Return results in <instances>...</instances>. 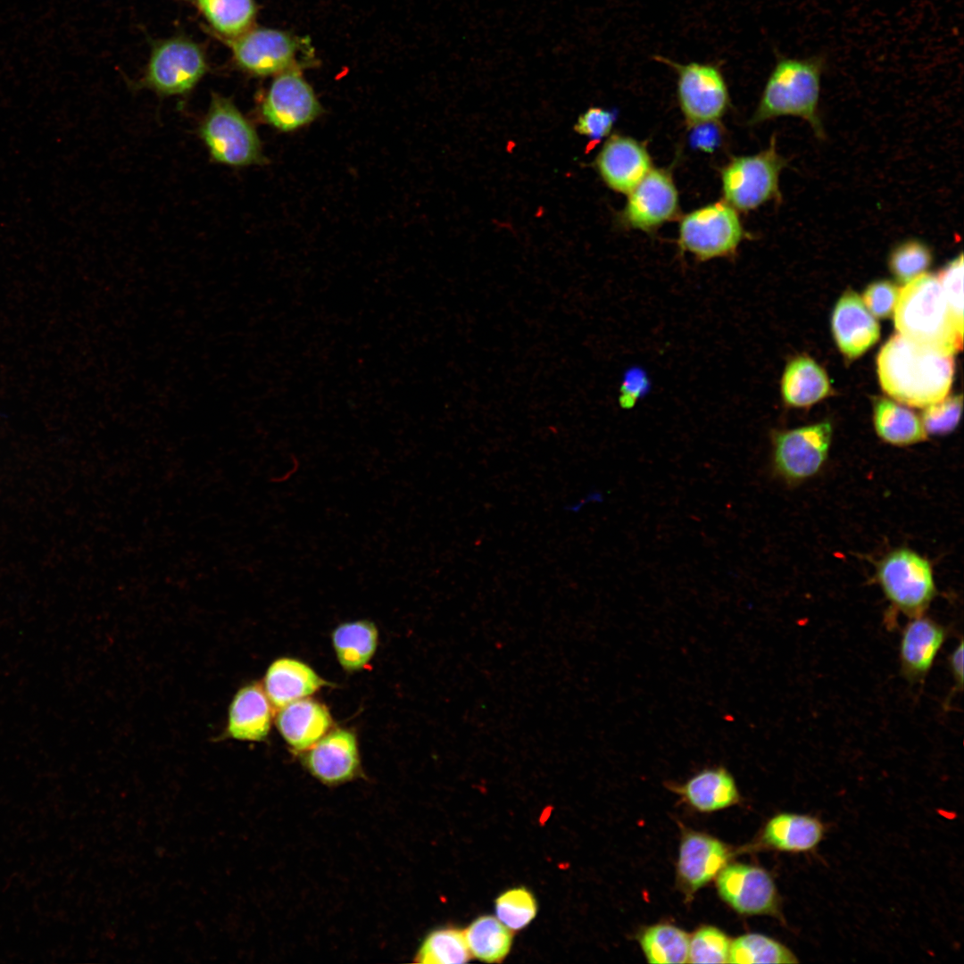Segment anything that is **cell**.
<instances>
[{"mask_svg": "<svg viewBox=\"0 0 964 964\" xmlns=\"http://www.w3.org/2000/svg\"><path fill=\"white\" fill-rule=\"evenodd\" d=\"M497 918L511 930L526 927L536 916L537 903L526 887H515L500 894L494 902Z\"/></svg>", "mask_w": 964, "mask_h": 964, "instance_id": "836d02e7", "label": "cell"}, {"mask_svg": "<svg viewBox=\"0 0 964 964\" xmlns=\"http://www.w3.org/2000/svg\"><path fill=\"white\" fill-rule=\"evenodd\" d=\"M824 833V825L816 817L781 812L768 820L760 835V843L780 852H807L818 846Z\"/></svg>", "mask_w": 964, "mask_h": 964, "instance_id": "603a6c76", "label": "cell"}, {"mask_svg": "<svg viewBox=\"0 0 964 964\" xmlns=\"http://www.w3.org/2000/svg\"><path fill=\"white\" fill-rule=\"evenodd\" d=\"M877 366L883 390L912 407H927L944 399L955 368L952 355L919 346L900 334L881 348Z\"/></svg>", "mask_w": 964, "mask_h": 964, "instance_id": "6da1fadb", "label": "cell"}, {"mask_svg": "<svg viewBox=\"0 0 964 964\" xmlns=\"http://www.w3.org/2000/svg\"><path fill=\"white\" fill-rule=\"evenodd\" d=\"M827 67L823 54L806 58L778 55L765 83L751 123L793 116L807 121L815 137L825 139L819 111L821 78Z\"/></svg>", "mask_w": 964, "mask_h": 964, "instance_id": "7a4b0ae2", "label": "cell"}, {"mask_svg": "<svg viewBox=\"0 0 964 964\" xmlns=\"http://www.w3.org/2000/svg\"><path fill=\"white\" fill-rule=\"evenodd\" d=\"M962 410V395L945 397L930 404L922 412L921 421L927 434L945 435L958 425Z\"/></svg>", "mask_w": 964, "mask_h": 964, "instance_id": "d590c367", "label": "cell"}, {"mask_svg": "<svg viewBox=\"0 0 964 964\" xmlns=\"http://www.w3.org/2000/svg\"><path fill=\"white\" fill-rule=\"evenodd\" d=\"M638 942L649 963L687 962L689 935L677 927L650 926L639 934Z\"/></svg>", "mask_w": 964, "mask_h": 964, "instance_id": "f546056e", "label": "cell"}, {"mask_svg": "<svg viewBox=\"0 0 964 964\" xmlns=\"http://www.w3.org/2000/svg\"><path fill=\"white\" fill-rule=\"evenodd\" d=\"M655 60L674 70L678 104L689 125L719 120L726 113L730 97L719 66L699 62L682 63L659 55Z\"/></svg>", "mask_w": 964, "mask_h": 964, "instance_id": "9c48e42d", "label": "cell"}, {"mask_svg": "<svg viewBox=\"0 0 964 964\" xmlns=\"http://www.w3.org/2000/svg\"><path fill=\"white\" fill-rule=\"evenodd\" d=\"M776 137L758 154L732 158L720 171L724 201L740 212H750L782 201L779 177L787 160L777 150Z\"/></svg>", "mask_w": 964, "mask_h": 964, "instance_id": "5b68a950", "label": "cell"}, {"mask_svg": "<svg viewBox=\"0 0 964 964\" xmlns=\"http://www.w3.org/2000/svg\"><path fill=\"white\" fill-rule=\"evenodd\" d=\"M650 382L645 372L638 368L627 370L622 379L619 403L624 409H630L649 390Z\"/></svg>", "mask_w": 964, "mask_h": 964, "instance_id": "ab89813d", "label": "cell"}, {"mask_svg": "<svg viewBox=\"0 0 964 964\" xmlns=\"http://www.w3.org/2000/svg\"><path fill=\"white\" fill-rule=\"evenodd\" d=\"M594 166L605 185L622 194H628L652 168L644 145L619 134L608 138L595 158Z\"/></svg>", "mask_w": 964, "mask_h": 964, "instance_id": "9a60e30c", "label": "cell"}, {"mask_svg": "<svg viewBox=\"0 0 964 964\" xmlns=\"http://www.w3.org/2000/svg\"><path fill=\"white\" fill-rule=\"evenodd\" d=\"M963 641L960 640L948 656V665L957 689L963 687Z\"/></svg>", "mask_w": 964, "mask_h": 964, "instance_id": "b9f144b4", "label": "cell"}, {"mask_svg": "<svg viewBox=\"0 0 964 964\" xmlns=\"http://www.w3.org/2000/svg\"><path fill=\"white\" fill-rule=\"evenodd\" d=\"M875 578L892 610L909 619L924 615L937 594L930 561L910 548L887 553L876 565Z\"/></svg>", "mask_w": 964, "mask_h": 964, "instance_id": "277c9868", "label": "cell"}, {"mask_svg": "<svg viewBox=\"0 0 964 964\" xmlns=\"http://www.w3.org/2000/svg\"><path fill=\"white\" fill-rule=\"evenodd\" d=\"M730 857L731 851L720 840L701 832H686L677 865L680 886L686 893H694L718 876Z\"/></svg>", "mask_w": 964, "mask_h": 964, "instance_id": "e0dca14e", "label": "cell"}, {"mask_svg": "<svg viewBox=\"0 0 964 964\" xmlns=\"http://www.w3.org/2000/svg\"><path fill=\"white\" fill-rule=\"evenodd\" d=\"M690 144L697 150L713 153L721 145L723 130L719 120L707 121L692 125Z\"/></svg>", "mask_w": 964, "mask_h": 964, "instance_id": "60d3db41", "label": "cell"}, {"mask_svg": "<svg viewBox=\"0 0 964 964\" xmlns=\"http://www.w3.org/2000/svg\"><path fill=\"white\" fill-rule=\"evenodd\" d=\"M263 120L279 131L298 129L315 120L322 107L299 68L275 76L260 105Z\"/></svg>", "mask_w": 964, "mask_h": 964, "instance_id": "7c38bea8", "label": "cell"}, {"mask_svg": "<svg viewBox=\"0 0 964 964\" xmlns=\"http://www.w3.org/2000/svg\"><path fill=\"white\" fill-rule=\"evenodd\" d=\"M729 963H798L796 955L780 942L751 933L731 941Z\"/></svg>", "mask_w": 964, "mask_h": 964, "instance_id": "4dcf8cb0", "label": "cell"}, {"mask_svg": "<svg viewBox=\"0 0 964 964\" xmlns=\"http://www.w3.org/2000/svg\"><path fill=\"white\" fill-rule=\"evenodd\" d=\"M618 215L626 228L652 232L679 214L678 192L669 171L652 170L628 193Z\"/></svg>", "mask_w": 964, "mask_h": 964, "instance_id": "4fadbf2b", "label": "cell"}, {"mask_svg": "<svg viewBox=\"0 0 964 964\" xmlns=\"http://www.w3.org/2000/svg\"><path fill=\"white\" fill-rule=\"evenodd\" d=\"M873 420L877 436L892 445L909 446L927 439L920 418L888 399L876 400Z\"/></svg>", "mask_w": 964, "mask_h": 964, "instance_id": "4316f807", "label": "cell"}, {"mask_svg": "<svg viewBox=\"0 0 964 964\" xmlns=\"http://www.w3.org/2000/svg\"><path fill=\"white\" fill-rule=\"evenodd\" d=\"M675 791L702 812L723 810L740 800L733 776L723 767L704 769L677 785Z\"/></svg>", "mask_w": 964, "mask_h": 964, "instance_id": "cb8c5ba5", "label": "cell"}, {"mask_svg": "<svg viewBox=\"0 0 964 964\" xmlns=\"http://www.w3.org/2000/svg\"><path fill=\"white\" fill-rule=\"evenodd\" d=\"M376 625L366 619L345 622L331 635L337 659L346 671L364 668L373 657L378 646Z\"/></svg>", "mask_w": 964, "mask_h": 964, "instance_id": "484cf974", "label": "cell"}, {"mask_svg": "<svg viewBox=\"0 0 964 964\" xmlns=\"http://www.w3.org/2000/svg\"><path fill=\"white\" fill-rule=\"evenodd\" d=\"M832 432L828 421L773 432L774 473L793 484L817 475L827 460Z\"/></svg>", "mask_w": 964, "mask_h": 964, "instance_id": "30bf717a", "label": "cell"}, {"mask_svg": "<svg viewBox=\"0 0 964 964\" xmlns=\"http://www.w3.org/2000/svg\"><path fill=\"white\" fill-rule=\"evenodd\" d=\"M932 261V250L927 244L918 238H909L893 247L889 254L888 265L897 280L908 283L923 273Z\"/></svg>", "mask_w": 964, "mask_h": 964, "instance_id": "d6a6232c", "label": "cell"}, {"mask_svg": "<svg viewBox=\"0 0 964 964\" xmlns=\"http://www.w3.org/2000/svg\"><path fill=\"white\" fill-rule=\"evenodd\" d=\"M894 310L899 334L912 343L948 355L962 349L963 330L952 314L937 277L921 273L906 283Z\"/></svg>", "mask_w": 964, "mask_h": 964, "instance_id": "3957f363", "label": "cell"}, {"mask_svg": "<svg viewBox=\"0 0 964 964\" xmlns=\"http://www.w3.org/2000/svg\"><path fill=\"white\" fill-rule=\"evenodd\" d=\"M831 324L837 346L850 359L863 354L880 337L879 324L860 297L852 290L846 291L838 300Z\"/></svg>", "mask_w": 964, "mask_h": 964, "instance_id": "d6986e66", "label": "cell"}, {"mask_svg": "<svg viewBox=\"0 0 964 964\" xmlns=\"http://www.w3.org/2000/svg\"><path fill=\"white\" fill-rule=\"evenodd\" d=\"M900 290L888 280L873 282L864 291L863 303L875 316L888 318L894 312Z\"/></svg>", "mask_w": 964, "mask_h": 964, "instance_id": "f35d334b", "label": "cell"}, {"mask_svg": "<svg viewBox=\"0 0 964 964\" xmlns=\"http://www.w3.org/2000/svg\"><path fill=\"white\" fill-rule=\"evenodd\" d=\"M221 40L229 47L236 66L249 75L276 76L299 66L302 43L287 31L253 27L238 37Z\"/></svg>", "mask_w": 964, "mask_h": 964, "instance_id": "8fae6325", "label": "cell"}, {"mask_svg": "<svg viewBox=\"0 0 964 964\" xmlns=\"http://www.w3.org/2000/svg\"><path fill=\"white\" fill-rule=\"evenodd\" d=\"M616 118L615 110L590 107L578 117L574 130L589 138L594 147L611 133Z\"/></svg>", "mask_w": 964, "mask_h": 964, "instance_id": "74e56055", "label": "cell"}, {"mask_svg": "<svg viewBox=\"0 0 964 964\" xmlns=\"http://www.w3.org/2000/svg\"><path fill=\"white\" fill-rule=\"evenodd\" d=\"M830 383L825 370L812 359L799 356L786 365L781 379V395L787 405L810 406L827 397Z\"/></svg>", "mask_w": 964, "mask_h": 964, "instance_id": "d4e9b609", "label": "cell"}, {"mask_svg": "<svg viewBox=\"0 0 964 964\" xmlns=\"http://www.w3.org/2000/svg\"><path fill=\"white\" fill-rule=\"evenodd\" d=\"M748 237L737 211L721 201L686 213L679 222L677 245L681 252L706 262L735 256Z\"/></svg>", "mask_w": 964, "mask_h": 964, "instance_id": "52a82bcc", "label": "cell"}, {"mask_svg": "<svg viewBox=\"0 0 964 964\" xmlns=\"http://www.w3.org/2000/svg\"><path fill=\"white\" fill-rule=\"evenodd\" d=\"M276 726L291 748L306 751L328 733L332 718L323 703L305 697L280 708Z\"/></svg>", "mask_w": 964, "mask_h": 964, "instance_id": "ffe728a7", "label": "cell"}, {"mask_svg": "<svg viewBox=\"0 0 964 964\" xmlns=\"http://www.w3.org/2000/svg\"><path fill=\"white\" fill-rule=\"evenodd\" d=\"M716 878L719 895L736 912L781 915L778 892L764 868L742 863L727 864Z\"/></svg>", "mask_w": 964, "mask_h": 964, "instance_id": "5bb4252c", "label": "cell"}, {"mask_svg": "<svg viewBox=\"0 0 964 964\" xmlns=\"http://www.w3.org/2000/svg\"><path fill=\"white\" fill-rule=\"evenodd\" d=\"M208 70L204 49L186 37H172L155 43L141 83L162 96L190 92Z\"/></svg>", "mask_w": 964, "mask_h": 964, "instance_id": "ba28073f", "label": "cell"}, {"mask_svg": "<svg viewBox=\"0 0 964 964\" xmlns=\"http://www.w3.org/2000/svg\"><path fill=\"white\" fill-rule=\"evenodd\" d=\"M199 134L217 162L245 167L263 162L262 145L252 123L228 98L213 93Z\"/></svg>", "mask_w": 964, "mask_h": 964, "instance_id": "8992f818", "label": "cell"}, {"mask_svg": "<svg viewBox=\"0 0 964 964\" xmlns=\"http://www.w3.org/2000/svg\"><path fill=\"white\" fill-rule=\"evenodd\" d=\"M730 945V938L718 927H701L689 936L687 962L727 963Z\"/></svg>", "mask_w": 964, "mask_h": 964, "instance_id": "e575fe53", "label": "cell"}, {"mask_svg": "<svg viewBox=\"0 0 964 964\" xmlns=\"http://www.w3.org/2000/svg\"><path fill=\"white\" fill-rule=\"evenodd\" d=\"M937 279L958 327L963 330L962 253H960L958 257L954 258L940 270Z\"/></svg>", "mask_w": 964, "mask_h": 964, "instance_id": "8d00e7d4", "label": "cell"}, {"mask_svg": "<svg viewBox=\"0 0 964 964\" xmlns=\"http://www.w3.org/2000/svg\"><path fill=\"white\" fill-rule=\"evenodd\" d=\"M271 706L264 689L258 683L241 687L229 708L226 736L243 741L265 740L271 725Z\"/></svg>", "mask_w": 964, "mask_h": 964, "instance_id": "44dd1931", "label": "cell"}, {"mask_svg": "<svg viewBox=\"0 0 964 964\" xmlns=\"http://www.w3.org/2000/svg\"><path fill=\"white\" fill-rule=\"evenodd\" d=\"M303 761L307 770L325 785H337L350 781L360 769L355 735L343 728L327 733L306 750Z\"/></svg>", "mask_w": 964, "mask_h": 964, "instance_id": "2e32d148", "label": "cell"}, {"mask_svg": "<svg viewBox=\"0 0 964 964\" xmlns=\"http://www.w3.org/2000/svg\"><path fill=\"white\" fill-rule=\"evenodd\" d=\"M947 637V629L924 615L911 618L902 630L899 644L900 669L911 683L921 682Z\"/></svg>", "mask_w": 964, "mask_h": 964, "instance_id": "ac0fdd59", "label": "cell"}, {"mask_svg": "<svg viewBox=\"0 0 964 964\" xmlns=\"http://www.w3.org/2000/svg\"><path fill=\"white\" fill-rule=\"evenodd\" d=\"M220 39L234 38L253 28L257 14L254 0H194Z\"/></svg>", "mask_w": 964, "mask_h": 964, "instance_id": "83f0119b", "label": "cell"}, {"mask_svg": "<svg viewBox=\"0 0 964 964\" xmlns=\"http://www.w3.org/2000/svg\"><path fill=\"white\" fill-rule=\"evenodd\" d=\"M415 962L423 964H461L470 960L463 931L445 927L433 930L422 941Z\"/></svg>", "mask_w": 964, "mask_h": 964, "instance_id": "1f68e13d", "label": "cell"}, {"mask_svg": "<svg viewBox=\"0 0 964 964\" xmlns=\"http://www.w3.org/2000/svg\"><path fill=\"white\" fill-rule=\"evenodd\" d=\"M463 934L470 955L484 962L503 961L511 948V930L490 915L476 918Z\"/></svg>", "mask_w": 964, "mask_h": 964, "instance_id": "f1b7e54d", "label": "cell"}, {"mask_svg": "<svg viewBox=\"0 0 964 964\" xmlns=\"http://www.w3.org/2000/svg\"><path fill=\"white\" fill-rule=\"evenodd\" d=\"M328 682L309 665L292 658H279L268 668L263 689L275 708L305 697L320 690Z\"/></svg>", "mask_w": 964, "mask_h": 964, "instance_id": "7402d4cb", "label": "cell"}]
</instances>
